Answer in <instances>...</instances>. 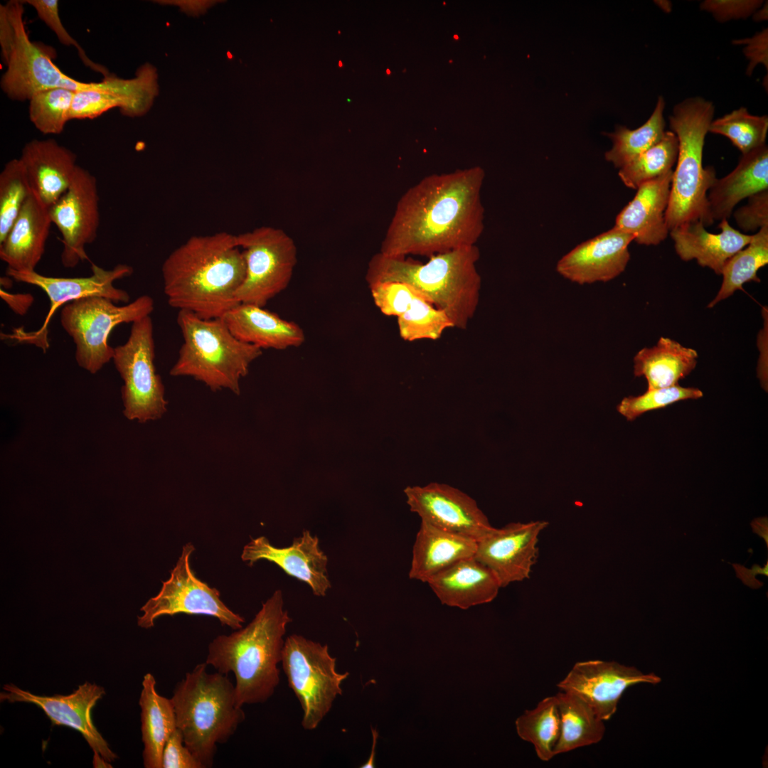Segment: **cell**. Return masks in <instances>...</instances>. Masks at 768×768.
<instances>
[{
    "mask_svg": "<svg viewBox=\"0 0 768 768\" xmlns=\"http://www.w3.org/2000/svg\"><path fill=\"white\" fill-rule=\"evenodd\" d=\"M52 221L49 208L32 193L4 240L0 258L8 269L33 272L41 260Z\"/></svg>",
    "mask_w": 768,
    "mask_h": 768,
    "instance_id": "cell-26",
    "label": "cell"
},
{
    "mask_svg": "<svg viewBox=\"0 0 768 768\" xmlns=\"http://www.w3.org/2000/svg\"><path fill=\"white\" fill-rule=\"evenodd\" d=\"M114 107H119L124 116L137 117L132 102L122 94L98 91L76 92L69 112V119H95Z\"/></svg>",
    "mask_w": 768,
    "mask_h": 768,
    "instance_id": "cell-42",
    "label": "cell"
},
{
    "mask_svg": "<svg viewBox=\"0 0 768 768\" xmlns=\"http://www.w3.org/2000/svg\"><path fill=\"white\" fill-rule=\"evenodd\" d=\"M479 257L476 245L432 255L425 263L378 252L368 262L366 281L368 286L386 282L411 285L444 311L454 328L465 330L479 302Z\"/></svg>",
    "mask_w": 768,
    "mask_h": 768,
    "instance_id": "cell-4",
    "label": "cell"
},
{
    "mask_svg": "<svg viewBox=\"0 0 768 768\" xmlns=\"http://www.w3.org/2000/svg\"><path fill=\"white\" fill-rule=\"evenodd\" d=\"M768 263V226L752 235L750 242L737 252L725 263L722 271V282L715 297L708 305L713 307L720 301L742 290L745 283L760 282L757 271Z\"/></svg>",
    "mask_w": 768,
    "mask_h": 768,
    "instance_id": "cell-33",
    "label": "cell"
},
{
    "mask_svg": "<svg viewBox=\"0 0 768 768\" xmlns=\"http://www.w3.org/2000/svg\"><path fill=\"white\" fill-rule=\"evenodd\" d=\"M400 336L406 341L437 340L454 325L442 310L437 308L420 292L397 317Z\"/></svg>",
    "mask_w": 768,
    "mask_h": 768,
    "instance_id": "cell-37",
    "label": "cell"
},
{
    "mask_svg": "<svg viewBox=\"0 0 768 768\" xmlns=\"http://www.w3.org/2000/svg\"><path fill=\"white\" fill-rule=\"evenodd\" d=\"M161 4H175L184 12L190 15H198L204 13L207 9L215 4L213 1H156Z\"/></svg>",
    "mask_w": 768,
    "mask_h": 768,
    "instance_id": "cell-51",
    "label": "cell"
},
{
    "mask_svg": "<svg viewBox=\"0 0 768 768\" xmlns=\"http://www.w3.org/2000/svg\"><path fill=\"white\" fill-rule=\"evenodd\" d=\"M374 304L385 316L398 317L417 293L411 285L398 282H380L368 286Z\"/></svg>",
    "mask_w": 768,
    "mask_h": 768,
    "instance_id": "cell-44",
    "label": "cell"
},
{
    "mask_svg": "<svg viewBox=\"0 0 768 768\" xmlns=\"http://www.w3.org/2000/svg\"><path fill=\"white\" fill-rule=\"evenodd\" d=\"M762 4L760 1H705L701 7L713 14L718 21L745 18Z\"/></svg>",
    "mask_w": 768,
    "mask_h": 768,
    "instance_id": "cell-47",
    "label": "cell"
},
{
    "mask_svg": "<svg viewBox=\"0 0 768 768\" xmlns=\"http://www.w3.org/2000/svg\"><path fill=\"white\" fill-rule=\"evenodd\" d=\"M767 130V116L752 115L740 107L713 120L708 132L726 137L744 155L766 144Z\"/></svg>",
    "mask_w": 768,
    "mask_h": 768,
    "instance_id": "cell-38",
    "label": "cell"
},
{
    "mask_svg": "<svg viewBox=\"0 0 768 768\" xmlns=\"http://www.w3.org/2000/svg\"><path fill=\"white\" fill-rule=\"evenodd\" d=\"M281 663L289 687L302 708V727L315 730L342 694L341 686L349 673L336 671V658L326 644L298 634L285 639Z\"/></svg>",
    "mask_w": 768,
    "mask_h": 768,
    "instance_id": "cell-9",
    "label": "cell"
},
{
    "mask_svg": "<svg viewBox=\"0 0 768 768\" xmlns=\"http://www.w3.org/2000/svg\"><path fill=\"white\" fill-rule=\"evenodd\" d=\"M139 705L144 766L163 768V751L166 741L176 729V715L171 698L157 693L156 680L151 673L144 676Z\"/></svg>",
    "mask_w": 768,
    "mask_h": 768,
    "instance_id": "cell-30",
    "label": "cell"
},
{
    "mask_svg": "<svg viewBox=\"0 0 768 768\" xmlns=\"http://www.w3.org/2000/svg\"><path fill=\"white\" fill-rule=\"evenodd\" d=\"M560 717V733L555 755L599 742L605 732L604 721L577 695L560 690L555 695Z\"/></svg>",
    "mask_w": 768,
    "mask_h": 768,
    "instance_id": "cell-32",
    "label": "cell"
},
{
    "mask_svg": "<svg viewBox=\"0 0 768 768\" xmlns=\"http://www.w3.org/2000/svg\"><path fill=\"white\" fill-rule=\"evenodd\" d=\"M703 392L695 388L676 385L671 387L647 389L638 396L624 398L617 405V411L628 421H633L645 412L665 407L676 402L698 399Z\"/></svg>",
    "mask_w": 768,
    "mask_h": 768,
    "instance_id": "cell-41",
    "label": "cell"
},
{
    "mask_svg": "<svg viewBox=\"0 0 768 768\" xmlns=\"http://www.w3.org/2000/svg\"><path fill=\"white\" fill-rule=\"evenodd\" d=\"M713 114V103L696 97L676 105L669 117L670 127L678 142L665 214L669 231L690 222L700 221L705 227L713 223L708 192L717 178L713 167L703 166L705 138Z\"/></svg>",
    "mask_w": 768,
    "mask_h": 768,
    "instance_id": "cell-6",
    "label": "cell"
},
{
    "mask_svg": "<svg viewBox=\"0 0 768 768\" xmlns=\"http://www.w3.org/2000/svg\"><path fill=\"white\" fill-rule=\"evenodd\" d=\"M767 189L768 148L765 144L742 155L730 174L716 179L708 193L713 220H727L740 201Z\"/></svg>",
    "mask_w": 768,
    "mask_h": 768,
    "instance_id": "cell-29",
    "label": "cell"
},
{
    "mask_svg": "<svg viewBox=\"0 0 768 768\" xmlns=\"http://www.w3.org/2000/svg\"><path fill=\"white\" fill-rule=\"evenodd\" d=\"M733 567L736 572L737 577L740 578L744 584L751 588L757 589L763 585L762 582H760L755 578L756 575L762 574L766 576L768 575V562H766V565L763 567H760L758 565L755 564L750 570L740 564H733Z\"/></svg>",
    "mask_w": 768,
    "mask_h": 768,
    "instance_id": "cell-50",
    "label": "cell"
},
{
    "mask_svg": "<svg viewBox=\"0 0 768 768\" xmlns=\"http://www.w3.org/2000/svg\"><path fill=\"white\" fill-rule=\"evenodd\" d=\"M15 31V46L1 79V88L14 101L30 100L42 90L64 88L75 92L86 91L89 82L67 75L53 63L48 47L30 40L23 21L24 3L6 4Z\"/></svg>",
    "mask_w": 768,
    "mask_h": 768,
    "instance_id": "cell-13",
    "label": "cell"
},
{
    "mask_svg": "<svg viewBox=\"0 0 768 768\" xmlns=\"http://www.w3.org/2000/svg\"><path fill=\"white\" fill-rule=\"evenodd\" d=\"M162 766L163 768H203L185 745L183 735L177 727L165 744Z\"/></svg>",
    "mask_w": 768,
    "mask_h": 768,
    "instance_id": "cell-46",
    "label": "cell"
},
{
    "mask_svg": "<svg viewBox=\"0 0 768 768\" xmlns=\"http://www.w3.org/2000/svg\"><path fill=\"white\" fill-rule=\"evenodd\" d=\"M241 559L250 566L260 560L274 562L289 575L306 582L316 596H324L331 587L327 557L319 548L318 537L309 530L286 548L274 547L265 536L252 538L244 546Z\"/></svg>",
    "mask_w": 768,
    "mask_h": 768,
    "instance_id": "cell-21",
    "label": "cell"
},
{
    "mask_svg": "<svg viewBox=\"0 0 768 768\" xmlns=\"http://www.w3.org/2000/svg\"><path fill=\"white\" fill-rule=\"evenodd\" d=\"M698 353L669 338L661 337L651 348H644L634 358V374L644 376L648 389L678 385L695 368Z\"/></svg>",
    "mask_w": 768,
    "mask_h": 768,
    "instance_id": "cell-31",
    "label": "cell"
},
{
    "mask_svg": "<svg viewBox=\"0 0 768 768\" xmlns=\"http://www.w3.org/2000/svg\"><path fill=\"white\" fill-rule=\"evenodd\" d=\"M52 223L62 235L61 262L73 268L87 260V245L95 241L100 225L97 180L78 166L67 191L49 208Z\"/></svg>",
    "mask_w": 768,
    "mask_h": 768,
    "instance_id": "cell-14",
    "label": "cell"
},
{
    "mask_svg": "<svg viewBox=\"0 0 768 768\" xmlns=\"http://www.w3.org/2000/svg\"><path fill=\"white\" fill-rule=\"evenodd\" d=\"M207 666L201 663L187 672L171 698L176 727L203 768L213 766L217 745L227 742L245 718L228 675L208 673Z\"/></svg>",
    "mask_w": 768,
    "mask_h": 768,
    "instance_id": "cell-5",
    "label": "cell"
},
{
    "mask_svg": "<svg viewBox=\"0 0 768 768\" xmlns=\"http://www.w3.org/2000/svg\"><path fill=\"white\" fill-rule=\"evenodd\" d=\"M485 176L476 166L422 178L398 200L379 252L430 257L476 245L484 229Z\"/></svg>",
    "mask_w": 768,
    "mask_h": 768,
    "instance_id": "cell-1",
    "label": "cell"
},
{
    "mask_svg": "<svg viewBox=\"0 0 768 768\" xmlns=\"http://www.w3.org/2000/svg\"><path fill=\"white\" fill-rule=\"evenodd\" d=\"M673 169L641 184L617 215L614 227L631 234L639 245H656L669 232L665 218Z\"/></svg>",
    "mask_w": 768,
    "mask_h": 768,
    "instance_id": "cell-23",
    "label": "cell"
},
{
    "mask_svg": "<svg viewBox=\"0 0 768 768\" xmlns=\"http://www.w3.org/2000/svg\"><path fill=\"white\" fill-rule=\"evenodd\" d=\"M194 550L191 543L183 545L170 577L162 582L158 594L141 608L144 614L137 618L139 626L149 629L161 616L183 613L215 617L222 625L235 630L242 627L245 619L223 603L216 588L210 587L195 575L190 565Z\"/></svg>",
    "mask_w": 768,
    "mask_h": 768,
    "instance_id": "cell-12",
    "label": "cell"
},
{
    "mask_svg": "<svg viewBox=\"0 0 768 768\" xmlns=\"http://www.w3.org/2000/svg\"><path fill=\"white\" fill-rule=\"evenodd\" d=\"M737 44H745V55L750 60L747 73H751L758 63H762L767 68V31L764 30L752 38L736 41Z\"/></svg>",
    "mask_w": 768,
    "mask_h": 768,
    "instance_id": "cell-49",
    "label": "cell"
},
{
    "mask_svg": "<svg viewBox=\"0 0 768 768\" xmlns=\"http://www.w3.org/2000/svg\"><path fill=\"white\" fill-rule=\"evenodd\" d=\"M516 731L523 740L532 743L537 756L549 761L560 733V717L555 695L547 697L516 720Z\"/></svg>",
    "mask_w": 768,
    "mask_h": 768,
    "instance_id": "cell-35",
    "label": "cell"
},
{
    "mask_svg": "<svg viewBox=\"0 0 768 768\" xmlns=\"http://www.w3.org/2000/svg\"><path fill=\"white\" fill-rule=\"evenodd\" d=\"M76 155L53 139H33L19 158L32 193L48 208L68 188L78 167Z\"/></svg>",
    "mask_w": 768,
    "mask_h": 768,
    "instance_id": "cell-22",
    "label": "cell"
},
{
    "mask_svg": "<svg viewBox=\"0 0 768 768\" xmlns=\"http://www.w3.org/2000/svg\"><path fill=\"white\" fill-rule=\"evenodd\" d=\"M633 240V235L613 227L576 246L558 261L556 270L580 284L608 282L624 271Z\"/></svg>",
    "mask_w": 768,
    "mask_h": 768,
    "instance_id": "cell-20",
    "label": "cell"
},
{
    "mask_svg": "<svg viewBox=\"0 0 768 768\" xmlns=\"http://www.w3.org/2000/svg\"><path fill=\"white\" fill-rule=\"evenodd\" d=\"M245 272L236 237L227 232L191 237L161 267L169 305L206 319L221 318L239 304L235 294Z\"/></svg>",
    "mask_w": 768,
    "mask_h": 768,
    "instance_id": "cell-2",
    "label": "cell"
},
{
    "mask_svg": "<svg viewBox=\"0 0 768 768\" xmlns=\"http://www.w3.org/2000/svg\"><path fill=\"white\" fill-rule=\"evenodd\" d=\"M664 107L665 101L659 97L652 114L643 125L634 129L619 126L614 132L607 133L613 145L605 153V159L620 169L658 142L666 132Z\"/></svg>",
    "mask_w": 768,
    "mask_h": 768,
    "instance_id": "cell-34",
    "label": "cell"
},
{
    "mask_svg": "<svg viewBox=\"0 0 768 768\" xmlns=\"http://www.w3.org/2000/svg\"><path fill=\"white\" fill-rule=\"evenodd\" d=\"M548 526L536 521L494 528L476 541L474 557L494 572L501 587L521 582L530 577L538 555L539 535Z\"/></svg>",
    "mask_w": 768,
    "mask_h": 768,
    "instance_id": "cell-17",
    "label": "cell"
},
{
    "mask_svg": "<svg viewBox=\"0 0 768 768\" xmlns=\"http://www.w3.org/2000/svg\"><path fill=\"white\" fill-rule=\"evenodd\" d=\"M222 318L238 339L261 349L283 350L305 341L304 332L297 324L259 306L240 303Z\"/></svg>",
    "mask_w": 768,
    "mask_h": 768,
    "instance_id": "cell-27",
    "label": "cell"
},
{
    "mask_svg": "<svg viewBox=\"0 0 768 768\" xmlns=\"http://www.w3.org/2000/svg\"><path fill=\"white\" fill-rule=\"evenodd\" d=\"M404 493L412 512L441 529L477 541L494 528L475 500L452 486L433 482L407 486Z\"/></svg>",
    "mask_w": 768,
    "mask_h": 768,
    "instance_id": "cell-15",
    "label": "cell"
},
{
    "mask_svg": "<svg viewBox=\"0 0 768 768\" xmlns=\"http://www.w3.org/2000/svg\"><path fill=\"white\" fill-rule=\"evenodd\" d=\"M153 310L154 300L148 295L124 306L107 298L88 297L65 304L60 323L75 345L78 366L95 374L113 358L114 348L108 344V337L114 327L150 316Z\"/></svg>",
    "mask_w": 768,
    "mask_h": 768,
    "instance_id": "cell-8",
    "label": "cell"
},
{
    "mask_svg": "<svg viewBox=\"0 0 768 768\" xmlns=\"http://www.w3.org/2000/svg\"><path fill=\"white\" fill-rule=\"evenodd\" d=\"M16 42V31L6 4H0V46L1 59L6 66Z\"/></svg>",
    "mask_w": 768,
    "mask_h": 768,
    "instance_id": "cell-48",
    "label": "cell"
},
{
    "mask_svg": "<svg viewBox=\"0 0 768 768\" xmlns=\"http://www.w3.org/2000/svg\"><path fill=\"white\" fill-rule=\"evenodd\" d=\"M154 327L150 316L132 323L127 341L114 348L112 360L124 384L123 413L129 420L146 422L167 410L164 386L154 366Z\"/></svg>",
    "mask_w": 768,
    "mask_h": 768,
    "instance_id": "cell-10",
    "label": "cell"
},
{
    "mask_svg": "<svg viewBox=\"0 0 768 768\" xmlns=\"http://www.w3.org/2000/svg\"><path fill=\"white\" fill-rule=\"evenodd\" d=\"M92 272L89 277L69 278L48 277L36 271L16 272L7 269V275L17 282L38 287L49 298L50 307L45 323L38 331V336L32 341L40 337L46 342L43 339H46L44 332L47 333L46 328L51 316L58 307L65 303L88 297L107 298L116 304L127 303L129 301V294L123 289L116 288L113 283L117 279L130 276L133 272L131 266L119 264L111 270H105L92 264Z\"/></svg>",
    "mask_w": 768,
    "mask_h": 768,
    "instance_id": "cell-19",
    "label": "cell"
},
{
    "mask_svg": "<svg viewBox=\"0 0 768 768\" xmlns=\"http://www.w3.org/2000/svg\"><path fill=\"white\" fill-rule=\"evenodd\" d=\"M660 681L654 673L644 674L632 666L592 660L576 663L558 687L560 690L577 695L604 721L615 713L619 700L627 688Z\"/></svg>",
    "mask_w": 768,
    "mask_h": 768,
    "instance_id": "cell-18",
    "label": "cell"
},
{
    "mask_svg": "<svg viewBox=\"0 0 768 768\" xmlns=\"http://www.w3.org/2000/svg\"><path fill=\"white\" fill-rule=\"evenodd\" d=\"M427 583L442 604L462 609L492 602L501 588L494 572L474 556L454 563Z\"/></svg>",
    "mask_w": 768,
    "mask_h": 768,
    "instance_id": "cell-25",
    "label": "cell"
},
{
    "mask_svg": "<svg viewBox=\"0 0 768 768\" xmlns=\"http://www.w3.org/2000/svg\"><path fill=\"white\" fill-rule=\"evenodd\" d=\"M678 151L676 135L666 131L658 142L620 168L619 177L626 187L636 190L641 184L672 170Z\"/></svg>",
    "mask_w": 768,
    "mask_h": 768,
    "instance_id": "cell-36",
    "label": "cell"
},
{
    "mask_svg": "<svg viewBox=\"0 0 768 768\" xmlns=\"http://www.w3.org/2000/svg\"><path fill=\"white\" fill-rule=\"evenodd\" d=\"M372 734H373V745H372L371 753L370 754V757H369L368 761L365 764H363V766H361V767L371 768V767H375L374 766V764H375V746H376V743H377V739H378V732H377V730L375 729V730L372 729Z\"/></svg>",
    "mask_w": 768,
    "mask_h": 768,
    "instance_id": "cell-53",
    "label": "cell"
},
{
    "mask_svg": "<svg viewBox=\"0 0 768 768\" xmlns=\"http://www.w3.org/2000/svg\"><path fill=\"white\" fill-rule=\"evenodd\" d=\"M718 225L721 231L718 234L708 232L700 221L688 223L670 230L679 257L686 262L695 259L701 267L721 274L727 261L750 242L752 235L737 230L726 219L720 220Z\"/></svg>",
    "mask_w": 768,
    "mask_h": 768,
    "instance_id": "cell-24",
    "label": "cell"
},
{
    "mask_svg": "<svg viewBox=\"0 0 768 768\" xmlns=\"http://www.w3.org/2000/svg\"><path fill=\"white\" fill-rule=\"evenodd\" d=\"M291 622L278 590L245 627L209 644L205 662L220 673L234 674L238 706L263 703L274 694L280 679L283 637Z\"/></svg>",
    "mask_w": 768,
    "mask_h": 768,
    "instance_id": "cell-3",
    "label": "cell"
},
{
    "mask_svg": "<svg viewBox=\"0 0 768 768\" xmlns=\"http://www.w3.org/2000/svg\"><path fill=\"white\" fill-rule=\"evenodd\" d=\"M476 540L421 521L412 548L409 577L427 582L454 563L474 557Z\"/></svg>",
    "mask_w": 768,
    "mask_h": 768,
    "instance_id": "cell-28",
    "label": "cell"
},
{
    "mask_svg": "<svg viewBox=\"0 0 768 768\" xmlns=\"http://www.w3.org/2000/svg\"><path fill=\"white\" fill-rule=\"evenodd\" d=\"M23 1L24 4H28L34 8L39 18L53 31L61 43L68 46H74L77 49L79 57L85 65L102 74L104 78L112 75L105 66L95 63L90 60L87 56L83 48L68 33L60 18L58 1L57 0H26Z\"/></svg>",
    "mask_w": 768,
    "mask_h": 768,
    "instance_id": "cell-43",
    "label": "cell"
},
{
    "mask_svg": "<svg viewBox=\"0 0 768 768\" xmlns=\"http://www.w3.org/2000/svg\"><path fill=\"white\" fill-rule=\"evenodd\" d=\"M3 690L1 701L34 704L43 710L53 725L68 726L80 732L94 754L109 763L117 758L91 718L92 709L105 693L102 687L86 681L69 695L53 696L35 695L12 684L4 685Z\"/></svg>",
    "mask_w": 768,
    "mask_h": 768,
    "instance_id": "cell-16",
    "label": "cell"
},
{
    "mask_svg": "<svg viewBox=\"0 0 768 768\" xmlns=\"http://www.w3.org/2000/svg\"><path fill=\"white\" fill-rule=\"evenodd\" d=\"M177 324L183 342L170 374L192 377L213 391L239 394L240 379L262 349L238 339L222 317L206 319L181 310Z\"/></svg>",
    "mask_w": 768,
    "mask_h": 768,
    "instance_id": "cell-7",
    "label": "cell"
},
{
    "mask_svg": "<svg viewBox=\"0 0 768 768\" xmlns=\"http://www.w3.org/2000/svg\"><path fill=\"white\" fill-rule=\"evenodd\" d=\"M734 218L745 232L768 226V189L748 198V203L735 210Z\"/></svg>",
    "mask_w": 768,
    "mask_h": 768,
    "instance_id": "cell-45",
    "label": "cell"
},
{
    "mask_svg": "<svg viewBox=\"0 0 768 768\" xmlns=\"http://www.w3.org/2000/svg\"><path fill=\"white\" fill-rule=\"evenodd\" d=\"M767 518L762 517L757 518L753 520L751 523V526L753 532L758 535L764 538L766 542L767 546H768V526Z\"/></svg>",
    "mask_w": 768,
    "mask_h": 768,
    "instance_id": "cell-52",
    "label": "cell"
},
{
    "mask_svg": "<svg viewBox=\"0 0 768 768\" xmlns=\"http://www.w3.org/2000/svg\"><path fill=\"white\" fill-rule=\"evenodd\" d=\"M31 193L19 158L8 161L0 173V243L6 238Z\"/></svg>",
    "mask_w": 768,
    "mask_h": 768,
    "instance_id": "cell-39",
    "label": "cell"
},
{
    "mask_svg": "<svg viewBox=\"0 0 768 768\" xmlns=\"http://www.w3.org/2000/svg\"><path fill=\"white\" fill-rule=\"evenodd\" d=\"M245 261L237 302L265 307L289 285L297 262L293 239L283 230L262 226L235 235Z\"/></svg>",
    "mask_w": 768,
    "mask_h": 768,
    "instance_id": "cell-11",
    "label": "cell"
},
{
    "mask_svg": "<svg viewBox=\"0 0 768 768\" xmlns=\"http://www.w3.org/2000/svg\"><path fill=\"white\" fill-rule=\"evenodd\" d=\"M75 92L52 88L34 94L29 100L31 122L43 134H60L69 121Z\"/></svg>",
    "mask_w": 768,
    "mask_h": 768,
    "instance_id": "cell-40",
    "label": "cell"
},
{
    "mask_svg": "<svg viewBox=\"0 0 768 768\" xmlns=\"http://www.w3.org/2000/svg\"><path fill=\"white\" fill-rule=\"evenodd\" d=\"M338 66H339V67H342V66H343L342 62H341V60H339V61H338Z\"/></svg>",
    "mask_w": 768,
    "mask_h": 768,
    "instance_id": "cell-54",
    "label": "cell"
}]
</instances>
